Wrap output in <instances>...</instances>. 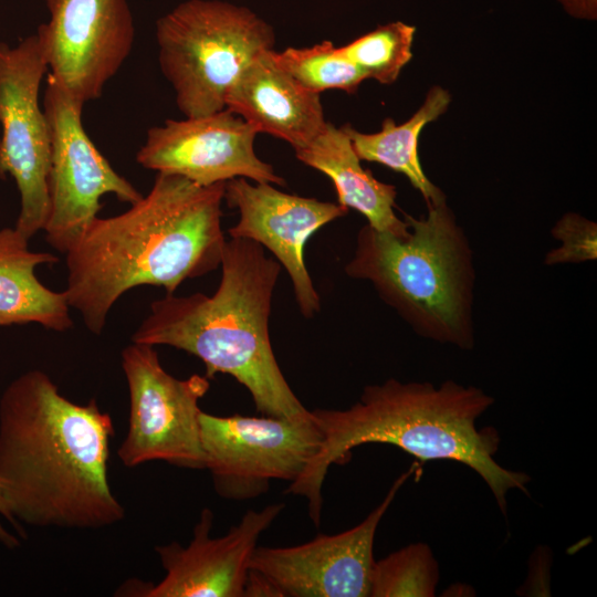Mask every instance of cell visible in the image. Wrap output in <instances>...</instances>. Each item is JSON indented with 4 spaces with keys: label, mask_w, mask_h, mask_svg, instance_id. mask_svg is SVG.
<instances>
[{
    "label": "cell",
    "mask_w": 597,
    "mask_h": 597,
    "mask_svg": "<svg viewBox=\"0 0 597 597\" xmlns=\"http://www.w3.org/2000/svg\"><path fill=\"white\" fill-rule=\"evenodd\" d=\"M223 200L239 211V221L228 230L230 238L248 239L266 248L287 272L300 312L313 317L321 300L304 262V247L313 233L344 217L348 209L286 193L269 182L251 184L241 177L226 182Z\"/></svg>",
    "instance_id": "15"
},
{
    "label": "cell",
    "mask_w": 597,
    "mask_h": 597,
    "mask_svg": "<svg viewBox=\"0 0 597 597\" xmlns=\"http://www.w3.org/2000/svg\"><path fill=\"white\" fill-rule=\"evenodd\" d=\"M243 597H282L276 586L263 574L250 569L243 590Z\"/></svg>",
    "instance_id": "24"
},
{
    "label": "cell",
    "mask_w": 597,
    "mask_h": 597,
    "mask_svg": "<svg viewBox=\"0 0 597 597\" xmlns=\"http://www.w3.org/2000/svg\"><path fill=\"white\" fill-rule=\"evenodd\" d=\"M573 18L595 21L597 19V0H557Z\"/></svg>",
    "instance_id": "25"
},
{
    "label": "cell",
    "mask_w": 597,
    "mask_h": 597,
    "mask_svg": "<svg viewBox=\"0 0 597 597\" xmlns=\"http://www.w3.org/2000/svg\"><path fill=\"white\" fill-rule=\"evenodd\" d=\"M273 50L256 55L226 95V108L255 132L289 143L294 150L311 143L325 127L320 94L301 86L274 60Z\"/></svg>",
    "instance_id": "16"
},
{
    "label": "cell",
    "mask_w": 597,
    "mask_h": 597,
    "mask_svg": "<svg viewBox=\"0 0 597 597\" xmlns=\"http://www.w3.org/2000/svg\"><path fill=\"white\" fill-rule=\"evenodd\" d=\"M49 70L36 33L15 46L0 42V177L9 174L20 193L15 229L27 239L44 230L49 209L51 137L39 95Z\"/></svg>",
    "instance_id": "10"
},
{
    "label": "cell",
    "mask_w": 597,
    "mask_h": 597,
    "mask_svg": "<svg viewBox=\"0 0 597 597\" xmlns=\"http://www.w3.org/2000/svg\"><path fill=\"white\" fill-rule=\"evenodd\" d=\"M285 507L272 503L248 510L227 534L212 537L213 512L205 507L187 546L178 542L156 546L166 575L157 585L124 584L121 596L243 597L250 563L260 536Z\"/></svg>",
    "instance_id": "14"
},
{
    "label": "cell",
    "mask_w": 597,
    "mask_h": 597,
    "mask_svg": "<svg viewBox=\"0 0 597 597\" xmlns=\"http://www.w3.org/2000/svg\"><path fill=\"white\" fill-rule=\"evenodd\" d=\"M415 465L356 526L286 547L258 546L250 569L265 575L282 597H369L378 525Z\"/></svg>",
    "instance_id": "12"
},
{
    "label": "cell",
    "mask_w": 597,
    "mask_h": 597,
    "mask_svg": "<svg viewBox=\"0 0 597 597\" xmlns=\"http://www.w3.org/2000/svg\"><path fill=\"white\" fill-rule=\"evenodd\" d=\"M415 32V27L395 21L377 27L338 50L366 78L389 85L412 56Z\"/></svg>",
    "instance_id": "22"
},
{
    "label": "cell",
    "mask_w": 597,
    "mask_h": 597,
    "mask_svg": "<svg viewBox=\"0 0 597 597\" xmlns=\"http://www.w3.org/2000/svg\"><path fill=\"white\" fill-rule=\"evenodd\" d=\"M226 182L200 186L157 172L151 189L125 212L96 217L65 252L70 307L100 335L115 302L139 285L167 294L220 264L226 245Z\"/></svg>",
    "instance_id": "2"
},
{
    "label": "cell",
    "mask_w": 597,
    "mask_h": 597,
    "mask_svg": "<svg viewBox=\"0 0 597 597\" xmlns=\"http://www.w3.org/2000/svg\"><path fill=\"white\" fill-rule=\"evenodd\" d=\"M439 582V565L425 543L405 546L375 561L369 597H432Z\"/></svg>",
    "instance_id": "21"
},
{
    "label": "cell",
    "mask_w": 597,
    "mask_h": 597,
    "mask_svg": "<svg viewBox=\"0 0 597 597\" xmlns=\"http://www.w3.org/2000/svg\"><path fill=\"white\" fill-rule=\"evenodd\" d=\"M28 243L15 228L0 229V326L36 323L64 332L73 325L64 291H52L35 276L38 265L60 259L30 251Z\"/></svg>",
    "instance_id": "18"
},
{
    "label": "cell",
    "mask_w": 597,
    "mask_h": 597,
    "mask_svg": "<svg viewBox=\"0 0 597 597\" xmlns=\"http://www.w3.org/2000/svg\"><path fill=\"white\" fill-rule=\"evenodd\" d=\"M221 280L212 295L167 294L132 336L134 343L167 345L206 366V377L227 374L248 389L262 416L303 418L304 407L275 358L269 332L272 297L281 264L259 243L227 240Z\"/></svg>",
    "instance_id": "4"
},
{
    "label": "cell",
    "mask_w": 597,
    "mask_h": 597,
    "mask_svg": "<svg viewBox=\"0 0 597 597\" xmlns=\"http://www.w3.org/2000/svg\"><path fill=\"white\" fill-rule=\"evenodd\" d=\"M273 57L301 86L317 94L333 88L355 94L366 80L364 73L331 41L310 48L273 51Z\"/></svg>",
    "instance_id": "20"
},
{
    "label": "cell",
    "mask_w": 597,
    "mask_h": 597,
    "mask_svg": "<svg viewBox=\"0 0 597 597\" xmlns=\"http://www.w3.org/2000/svg\"><path fill=\"white\" fill-rule=\"evenodd\" d=\"M0 144H1V140H0Z\"/></svg>",
    "instance_id": "27"
},
{
    "label": "cell",
    "mask_w": 597,
    "mask_h": 597,
    "mask_svg": "<svg viewBox=\"0 0 597 597\" xmlns=\"http://www.w3.org/2000/svg\"><path fill=\"white\" fill-rule=\"evenodd\" d=\"M405 217V237L362 227L345 273L369 281L418 335L471 349L475 273L469 239L446 199L428 205L426 217Z\"/></svg>",
    "instance_id": "5"
},
{
    "label": "cell",
    "mask_w": 597,
    "mask_h": 597,
    "mask_svg": "<svg viewBox=\"0 0 597 597\" xmlns=\"http://www.w3.org/2000/svg\"><path fill=\"white\" fill-rule=\"evenodd\" d=\"M38 28L50 74L75 100L98 98L128 57L135 28L127 0H45Z\"/></svg>",
    "instance_id": "11"
},
{
    "label": "cell",
    "mask_w": 597,
    "mask_h": 597,
    "mask_svg": "<svg viewBox=\"0 0 597 597\" xmlns=\"http://www.w3.org/2000/svg\"><path fill=\"white\" fill-rule=\"evenodd\" d=\"M122 367L129 391L128 428L117 449L123 464L165 461L205 469L199 400L210 388L209 378L193 374L178 379L164 369L154 346L134 342L122 352Z\"/></svg>",
    "instance_id": "7"
},
{
    "label": "cell",
    "mask_w": 597,
    "mask_h": 597,
    "mask_svg": "<svg viewBox=\"0 0 597 597\" xmlns=\"http://www.w3.org/2000/svg\"><path fill=\"white\" fill-rule=\"evenodd\" d=\"M0 514L3 515L10 523H12L14 525V527H17L19 530V532L21 531L19 524H17L13 521V519L10 515V512L8 510L7 502H6L4 494H3V482L1 481V479H0ZM0 543H2L8 548H14V547L20 545V542L18 541V538L14 535L10 534L1 525V523H0Z\"/></svg>",
    "instance_id": "26"
},
{
    "label": "cell",
    "mask_w": 597,
    "mask_h": 597,
    "mask_svg": "<svg viewBox=\"0 0 597 597\" xmlns=\"http://www.w3.org/2000/svg\"><path fill=\"white\" fill-rule=\"evenodd\" d=\"M294 151L300 161L326 175L336 189L338 203L360 212L368 226L398 237L408 234V222L394 211L396 188L363 168L343 127L327 122L311 143Z\"/></svg>",
    "instance_id": "17"
},
{
    "label": "cell",
    "mask_w": 597,
    "mask_h": 597,
    "mask_svg": "<svg viewBox=\"0 0 597 597\" xmlns=\"http://www.w3.org/2000/svg\"><path fill=\"white\" fill-rule=\"evenodd\" d=\"M112 417L95 399L72 402L32 369L0 398V479L13 521L36 527L101 528L125 510L107 480Z\"/></svg>",
    "instance_id": "1"
},
{
    "label": "cell",
    "mask_w": 597,
    "mask_h": 597,
    "mask_svg": "<svg viewBox=\"0 0 597 597\" xmlns=\"http://www.w3.org/2000/svg\"><path fill=\"white\" fill-rule=\"evenodd\" d=\"M552 234L562 244L546 253V265L578 264L596 260V222L578 213L567 212L556 221Z\"/></svg>",
    "instance_id": "23"
},
{
    "label": "cell",
    "mask_w": 597,
    "mask_h": 597,
    "mask_svg": "<svg viewBox=\"0 0 597 597\" xmlns=\"http://www.w3.org/2000/svg\"><path fill=\"white\" fill-rule=\"evenodd\" d=\"M255 129L224 108L209 115L167 119L151 127L136 155L143 167L179 175L200 186L247 178L285 186L254 151Z\"/></svg>",
    "instance_id": "13"
},
{
    "label": "cell",
    "mask_w": 597,
    "mask_h": 597,
    "mask_svg": "<svg viewBox=\"0 0 597 597\" xmlns=\"http://www.w3.org/2000/svg\"><path fill=\"white\" fill-rule=\"evenodd\" d=\"M450 102L449 92L436 85L430 88L420 108L400 125H396L392 118H385L378 133H360L350 125L343 126V129L360 160L378 163L405 175L428 206L446 198L421 168L418 139L421 129L442 115Z\"/></svg>",
    "instance_id": "19"
},
{
    "label": "cell",
    "mask_w": 597,
    "mask_h": 597,
    "mask_svg": "<svg viewBox=\"0 0 597 597\" xmlns=\"http://www.w3.org/2000/svg\"><path fill=\"white\" fill-rule=\"evenodd\" d=\"M200 440L217 494L243 501L266 493L272 480H296L317 452L322 433L311 410L292 419L201 411Z\"/></svg>",
    "instance_id": "8"
},
{
    "label": "cell",
    "mask_w": 597,
    "mask_h": 597,
    "mask_svg": "<svg viewBox=\"0 0 597 597\" xmlns=\"http://www.w3.org/2000/svg\"><path fill=\"white\" fill-rule=\"evenodd\" d=\"M158 60L186 117L226 108L229 87L260 53L273 50L274 31L248 8L189 0L156 22Z\"/></svg>",
    "instance_id": "6"
},
{
    "label": "cell",
    "mask_w": 597,
    "mask_h": 597,
    "mask_svg": "<svg viewBox=\"0 0 597 597\" xmlns=\"http://www.w3.org/2000/svg\"><path fill=\"white\" fill-rule=\"evenodd\" d=\"M84 104L49 73L43 109L49 123L51 157L48 176L50 209L44 227L48 243L65 253L97 217L104 195L129 205L143 195L117 174L82 125Z\"/></svg>",
    "instance_id": "9"
},
{
    "label": "cell",
    "mask_w": 597,
    "mask_h": 597,
    "mask_svg": "<svg viewBox=\"0 0 597 597\" xmlns=\"http://www.w3.org/2000/svg\"><path fill=\"white\" fill-rule=\"evenodd\" d=\"M493 404L494 398L482 389L453 380L434 386L389 378L366 386L359 400L346 409L311 410L322 442L285 493L303 496L311 520L318 526L329 467L343 462L358 446L387 443L423 462L451 460L465 464L483 479L505 514L507 492H527L531 478L496 462L500 436L495 428L478 429V419Z\"/></svg>",
    "instance_id": "3"
}]
</instances>
